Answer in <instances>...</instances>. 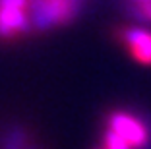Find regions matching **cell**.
<instances>
[{"mask_svg":"<svg viewBox=\"0 0 151 149\" xmlns=\"http://www.w3.org/2000/svg\"><path fill=\"white\" fill-rule=\"evenodd\" d=\"M103 149H149L151 124L132 110H112L103 128Z\"/></svg>","mask_w":151,"mask_h":149,"instance_id":"obj_1","label":"cell"},{"mask_svg":"<svg viewBox=\"0 0 151 149\" xmlns=\"http://www.w3.org/2000/svg\"><path fill=\"white\" fill-rule=\"evenodd\" d=\"M85 0H29L35 31L64 27L80 16Z\"/></svg>","mask_w":151,"mask_h":149,"instance_id":"obj_2","label":"cell"},{"mask_svg":"<svg viewBox=\"0 0 151 149\" xmlns=\"http://www.w3.org/2000/svg\"><path fill=\"white\" fill-rule=\"evenodd\" d=\"M35 33L29 0H0V39L16 41Z\"/></svg>","mask_w":151,"mask_h":149,"instance_id":"obj_3","label":"cell"},{"mask_svg":"<svg viewBox=\"0 0 151 149\" xmlns=\"http://www.w3.org/2000/svg\"><path fill=\"white\" fill-rule=\"evenodd\" d=\"M116 41L126 48V53L136 62L151 66V29L142 25L118 27Z\"/></svg>","mask_w":151,"mask_h":149,"instance_id":"obj_4","label":"cell"},{"mask_svg":"<svg viewBox=\"0 0 151 149\" xmlns=\"http://www.w3.org/2000/svg\"><path fill=\"white\" fill-rule=\"evenodd\" d=\"M130 10L139 22L149 23L151 25V0H132Z\"/></svg>","mask_w":151,"mask_h":149,"instance_id":"obj_5","label":"cell"},{"mask_svg":"<svg viewBox=\"0 0 151 149\" xmlns=\"http://www.w3.org/2000/svg\"><path fill=\"white\" fill-rule=\"evenodd\" d=\"M97 149H103V147H101V145H99V147H97Z\"/></svg>","mask_w":151,"mask_h":149,"instance_id":"obj_6","label":"cell"}]
</instances>
